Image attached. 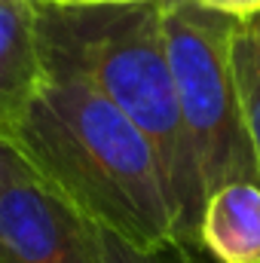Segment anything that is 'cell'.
<instances>
[{"label": "cell", "mask_w": 260, "mask_h": 263, "mask_svg": "<svg viewBox=\"0 0 260 263\" xmlns=\"http://www.w3.org/2000/svg\"><path fill=\"white\" fill-rule=\"evenodd\" d=\"M233 73L239 86V101L245 114V129L251 138V150L260 172V46L254 37L239 25L233 34Z\"/></svg>", "instance_id": "obj_7"}, {"label": "cell", "mask_w": 260, "mask_h": 263, "mask_svg": "<svg viewBox=\"0 0 260 263\" xmlns=\"http://www.w3.org/2000/svg\"><path fill=\"white\" fill-rule=\"evenodd\" d=\"M98 230V251H101V263H208L202 251H187L175 242L159 245V248H141L132 245L123 236L95 227Z\"/></svg>", "instance_id": "obj_8"}, {"label": "cell", "mask_w": 260, "mask_h": 263, "mask_svg": "<svg viewBox=\"0 0 260 263\" xmlns=\"http://www.w3.org/2000/svg\"><path fill=\"white\" fill-rule=\"evenodd\" d=\"M9 138L34 175L95 227L141 248L175 242L147 138L86 77L46 70Z\"/></svg>", "instance_id": "obj_2"}, {"label": "cell", "mask_w": 260, "mask_h": 263, "mask_svg": "<svg viewBox=\"0 0 260 263\" xmlns=\"http://www.w3.org/2000/svg\"><path fill=\"white\" fill-rule=\"evenodd\" d=\"M199 251L214 263H260V181H233L205 199Z\"/></svg>", "instance_id": "obj_6"}, {"label": "cell", "mask_w": 260, "mask_h": 263, "mask_svg": "<svg viewBox=\"0 0 260 263\" xmlns=\"http://www.w3.org/2000/svg\"><path fill=\"white\" fill-rule=\"evenodd\" d=\"M208 263H214V260H208Z\"/></svg>", "instance_id": "obj_13"}, {"label": "cell", "mask_w": 260, "mask_h": 263, "mask_svg": "<svg viewBox=\"0 0 260 263\" xmlns=\"http://www.w3.org/2000/svg\"><path fill=\"white\" fill-rule=\"evenodd\" d=\"M37 34L46 70L86 77L147 138L162 175L175 245L199 251V220L208 193L178 107L162 0L92 9L37 3Z\"/></svg>", "instance_id": "obj_1"}, {"label": "cell", "mask_w": 260, "mask_h": 263, "mask_svg": "<svg viewBox=\"0 0 260 263\" xmlns=\"http://www.w3.org/2000/svg\"><path fill=\"white\" fill-rule=\"evenodd\" d=\"M0 263H101L98 230L40 178L0 193Z\"/></svg>", "instance_id": "obj_4"}, {"label": "cell", "mask_w": 260, "mask_h": 263, "mask_svg": "<svg viewBox=\"0 0 260 263\" xmlns=\"http://www.w3.org/2000/svg\"><path fill=\"white\" fill-rule=\"evenodd\" d=\"M46 80L37 3L0 0V126L9 132Z\"/></svg>", "instance_id": "obj_5"}, {"label": "cell", "mask_w": 260, "mask_h": 263, "mask_svg": "<svg viewBox=\"0 0 260 263\" xmlns=\"http://www.w3.org/2000/svg\"><path fill=\"white\" fill-rule=\"evenodd\" d=\"M239 25L254 37V43L260 46V12H257V15H251V18H245V22H239Z\"/></svg>", "instance_id": "obj_12"}, {"label": "cell", "mask_w": 260, "mask_h": 263, "mask_svg": "<svg viewBox=\"0 0 260 263\" xmlns=\"http://www.w3.org/2000/svg\"><path fill=\"white\" fill-rule=\"evenodd\" d=\"M28 178H37L34 168L25 162V156L18 153V147L12 144L9 132L0 126V193L15 184V181H28Z\"/></svg>", "instance_id": "obj_9"}, {"label": "cell", "mask_w": 260, "mask_h": 263, "mask_svg": "<svg viewBox=\"0 0 260 263\" xmlns=\"http://www.w3.org/2000/svg\"><path fill=\"white\" fill-rule=\"evenodd\" d=\"M46 6H65V9H92V6H129V3H144V0H37Z\"/></svg>", "instance_id": "obj_11"}, {"label": "cell", "mask_w": 260, "mask_h": 263, "mask_svg": "<svg viewBox=\"0 0 260 263\" xmlns=\"http://www.w3.org/2000/svg\"><path fill=\"white\" fill-rule=\"evenodd\" d=\"M199 6L211 9V12H220V15H230L236 22H245L251 15L260 12V0H193Z\"/></svg>", "instance_id": "obj_10"}, {"label": "cell", "mask_w": 260, "mask_h": 263, "mask_svg": "<svg viewBox=\"0 0 260 263\" xmlns=\"http://www.w3.org/2000/svg\"><path fill=\"white\" fill-rule=\"evenodd\" d=\"M236 28V18L193 0H162L165 52L178 107L208 196L233 181H260L233 73Z\"/></svg>", "instance_id": "obj_3"}, {"label": "cell", "mask_w": 260, "mask_h": 263, "mask_svg": "<svg viewBox=\"0 0 260 263\" xmlns=\"http://www.w3.org/2000/svg\"><path fill=\"white\" fill-rule=\"evenodd\" d=\"M34 3H37V0H34Z\"/></svg>", "instance_id": "obj_14"}]
</instances>
